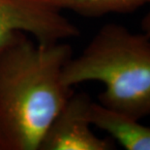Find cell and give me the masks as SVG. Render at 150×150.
<instances>
[{
	"mask_svg": "<svg viewBox=\"0 0 150 150\" xmlns=\"http://www.w3.org/2000/svg\"><path fill=\"white\" fill-rule=\"evenodd\" d=\"M91 125L108 133L126 150H150V127L92 100L89 108Z\"/></svg>",
	"mask_w": 150,
	"mask_h": 150,
	"instance_id": "5",
	"label": "cell"
},
{
	"mask_svg": "<svg viewBox=\"0 0 150 150\" xmlns=\"http://www.w3.org/2000/svg\"><path fill=\"white\" fill-rule=\"evenodd\" d=\"M92 103L85 93L70 95L47 130L39 150H112L111 138L102 139L91 129L89 108Z\"/></svg>",
	"mask_w": 150,
	"mask_h": 150,
	"instance_id": "4",
	"label": "cell"
},
{
	"mask_svg": "<svg viewBox=\"0 0 150 150\" xmlns=\"http://www.w3.org/2000/svg\"><path fill=\"white\" fill-rule=\"evenodd\" d=\"M72 57L64 41L39 42L26 33L0 50V150H39L73 94L62 79Z\"/></svg>",
	"mask_w": 150,
	"mask_h": 150,
	"instance_id": "1",
	"label": "cell"
},
{
	"mask_svg": "<svg viewBox=\"0 0 150 150\" xmlns=\"http://www.w3.org/2000/svg\"><path fill=\"white\" fill-rule=\"evenodd\" d=\"M21 33L39 42H58L81 34L50 0H0V50Z\"/></svg>",
	"mask_w": 150,
	"mask_h": 150,
	"instance_id": "3",
	"label": "cell"
},
{
	"mask_svg": "<svg viewBox=\"0 0 150 150\" xmlns=\"http://www.w3.org/2000/svg\"><path fill=\"white\" fill-rule=\"evenodd\" d=\"M62 79L71 88L101 82L105 90L98 100L103 106L135 120L150 116V37L122 24H105L69 60Z\"/></svg>",
	"mask_w": 150,
	"mask_h": 150,
	"instance_id": "2",
	"label": "cell"
},
{
	"mask_svg": "<svg viewBox=\"0 0 150 150\" xmlns=\"http://www.w3.org/2000/svg\"><path fill=\"white\" fill-rule=\"evenodd\" d=\"M140 27L142 29V32L147 34L150 37V12H148L144 17L142 18L140 22Z\"/></svg>",
	"mask_w": 150,
	"mask_h": 150,
	"instance_id": "7",
	"label": "cell"
},
{
	"mask_svg": "<svg viewBox=\"0 0 150 150\" xmlns=\"http://www.w3.org/2000/svg\"><path fill=\"white\" fill-rule=\"evenodd\" d=\"M60 11H72L81 17L100 18L108 14L126 15L136 12L150 0H50Z\"/></svg>",
	"mask_w": 150,
	"mask_h": 150,
	"instance_id": "6",
	"label": "cell"
}]
</instances>
